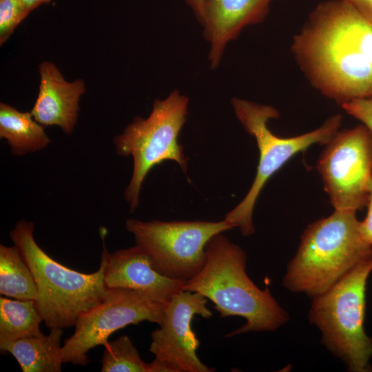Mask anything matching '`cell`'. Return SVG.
<instances>
[{
    "instance_id": "cell-1",
    "label": "cell",
    "mask_w": 372,
    "mask_h": 372,
    "mask_svg": "<svg viewBox=\"0 0 372 372\" xmlns=\"http://www.w3.org/2000/svg\"><path fill=\"white\" fill-rule=\"evenodd\" d=\"M291 50L325 96L341 105L372 99V22L347 1L318 4L294 37Z\"/></svg>"
},
{
    "instance_id": "cell-2",
    "label": "cell",
    "mask_w": 372,
    "mask_h": 372,
    "mask_svg": "<svg viewBox=\"0 0 372 372\" xmlns=\"http://www.w3.org/2000/svg\"><path fill=\"white\" fill-rule=\"evenodd\" d=\"M205 251L204 266L185 282L183 290L209 299L222 318L240 316L246 320L245 324L226 337L273 331L288 321L287 312L270 291L259 289L249 278L247 255L240 247L219 233L208 241Z\"/></svg>"
},
{
    "instance_id": "cell-3",
    "label": "cell",
    "mask_w": 372,
    "mask_h": 372,
    "mask_svg": "<svg viewBox=\"0 0 372 372\" xmlns=\"http://www.w3.org/2000/svg\"><path fill=\"white\" fill-rule=\"evenodd\" d=\"M355 212L335 209L307 227L284 276L287 289L319 296L372 258V245L362 236Z\"/></svg>"
},
{
    "instance_id": "cell-4",
    "label": "cell",
    "mask_w": 372,
    "mask_h": 372,
    "mask_svg": "<svg viewBox=\"0 0 372 372\" xmlns=\"http://www.w3.org/2000/svg\"><path fill=\"white\" fill-rule=\"evenodd\" d=\"M34 225L21 219L10 237L30 267L37 289L36 304L49 329L75 325L79 316L101 302L108 288L104 282L105 260L99 269L83 273L56 262L34 238Z\"/></svg>"
},
{
    "instance_id": "cell-5",
    "label": "cell",
    "mask_w": 372,
    "mask_h": 372,
    "mask_svg": "<svg viewBox=\"0 0 372 372\" xmlns=\"http://www.w3.org/2000/svg\"><path fill=\"white\" fill-rule=\"evenodd\" d=\"M372 258L355 267L326 292L313 297L310 321L322 342L353 372L371 371L372 338L364 329L365 292Z\"/></svg>"
},
{
    "instance_id": "cell-6",
    "label": "cell",
    "mask_w": 372,
    "mask_h": 372,
    "mask_svg": "<svg viewBox=\"0 0 372 372\" xmlns=\"http://www.w3.org/2000/svg\"><path fill=\"white\" fill-rule=\"evenodd\" d=\"M231 104L238 120L256 141L259 161L255 178L247 194L224 219L234 227H239L242 236H249L255 232L252 220L254 206L267 182L298 152H304L313 144H327L338 132L342 116H332L320 127L310 132L282 138L273 134L267 127L269 119L280 116L273 107L238 98L232 99Z\"/></svg>"
},
{
    "instance_id": "cell-7",
    "label": "cell",
    "mask_w": 372,
    "mask_h": 372,
    "mask_svg": "<svg viewBox=\"0 0 372 372\" xmlns=\"http://www.w3.org/2000/svg\"><path fill=\"white\" fill-rule=\"evenodd\" d=\"M188 103L187 96L174 90L166 99L154 101L147 118H134L114 138L117 154L133 159L132 178L124 192L132 212L138 207L143 181L154 166L173 161L187 173V159L178 137L186 121Z\"/></svg>"
},
{
    "instance_id": "cell-8",
    "label": "cell",
    "mask_w": 372,
    "mask_h": 372,
    "mask_svg": "<svg viewBox=\"0 0 372 372\" xmlns=\"http://www.w3.org/2000/svg\"><path fill=\"white\" fill-rule=\"evenodd\" d=\"M234 227L225 219L144 222L129 218L125 221L126 230L133 234L136 245L148 255L155 270L168 278L185 282L204 266L208 241Z\"/></svg>"
},
{
    "instance_id": "cell-9",
    "label": "cell",
    "mask_w": 372,
    "mask_h": 372,
    "mask_svg": "<svg viewBox=\"0 0 372 372\" xmlns=\"http://www.w3.org/2000/svg\"><path fill=\"white\" fill-rule=\"evenodd\" d=\"M166 305L132 289L109 288L101 302L79 316L74 333L61 347L63 363L86 365L91 349L105 346L113 333L127 325L143 321L161 325Z\"/></svg>"
},
{
    "instance_id": "cell-10",
    "label": "cell",
    "mask_w": 372,
    "mask_h": 372,
    "mask_svg": "<svg viewBox=\"0 0 372 372\" xmlns=\"http://www.w3.org/2000/svg\"><path fill=\"white\" fill-rule=\"evenodd\" d=\"M317 163L324 189L335 210L366 205L372 183V133L364 125L338 132Z\"/></svg>"
},
{
    "instance_id": "cell-11",
    "label": "cell",
    "mask_w": 372,
    "mask_h": 372,
    "mask_svg": "<svg viewBox=\"0 0 372 372\" xmlns=\"http://www.w3.org/2000/svg\"><path fill=\"white\" fill-rule=\"evenodd\" d=\"M207 298L181 290L167 303L159 328L151 334L149 351L155 358L176 365L181 372H211L197 355L200 341L192 329L194 316H212Z\"/></svg>"
},
{
    "instance_id": "cell-12",
    "label": "cell",
    "mask_w": 372,
    "mask_h": 372,
    "mask_svg": "<svg viewBox=\"0 0 372 372\" xmlns=\"http://www.w3.org/2000/svg\"><path fill=\"white\" fill-rule=\"evenodd\" d=\"M106 229L101 228V256L105 260L104 282L109 288H126L145 294L152 300L167 303L185 281L163 276L153 267L148 255L138 246L109 253L105 245Z\"/></svg>"
},
{
    "instance_id": "cell-13",
    "label": "cell",
    "mask_w": 372,
    "mask_h": 372,
    "mask_svg": "<svg viewBox=\"0 0 372 372\" xmlns=\"http://www.w3.org/2000/svg\"><path fill=\"white\" fill-rule=\"evenodd\" d=\"M273 0H206L204 7V37L210 44L211 69L220 63L227 44L246 26L262 22Z\"/></svg>"
},
{
    "instance_id": "cell-14",
    "label": "cell",
    "mask_w": 372,
    "mask_h": 372,
    "mask_svg": "<svg viewBox=\"0 0 372 372\" xmlns=\"http://www.w3.org/2000/svg\"><path fill=\"white\" fill-rule=\"evenodd\" d=\"M39 94L31 114L44 127L56 125L64 133L71 134L77 122L81 96L86 90L84 81H67L59 68L49 61L39 65Z\"/></svg>"
},
{
    "instance_id": "cell-15",
    "label": "cell",
    "mask_w": 372,
    "mask_h": 372,
    "mask_svg": "<svg viewBox=\"0 0 372 372\" xmlns=\"http://www.w3.org/2000/svg\"><path fill=\"white\" fill-rule=\"evenodd\" d=\"M62 334L63 329L52 328L48 335L20 338L0 346V350L12 354L23 372H59Z\"/></svg>"
},
{
    "instance_id": "cell-16",
    "label": "cell",
    "mask_w": 372,
    "mask_h": 372,
    "mask_svg": "<svg viewBox=\"0 0 372 372\" xmlns=\"http://www.w3.org/2000/svg\"><path fill=\"white\" fill-rule=\"evenodd\" d=\"M0 138L6 141L12 154L23 156L40 151L51 143L30 112H22L10 105L0 104Z\"/></svg>"
},
{
    "instance_id": "cell-17",
    "label": "cell",
    "mask_w": 372,
    "mask_h": 372,
    "mask_svg": "<svg viewBox=\"0 0 372 372\" xmlns=\"http://www.w3.org/2000/svg\"><path fill=\"white\" fill-rule=\"evenodd\" d=\"M42 316L35 300L0 298V346L41 335Z\"/></svg>"
},
{
    "instance_id": "cell-18",
    "label": "cell",
    "mask_w": 372,
    "mask_h": 372,
    "mask_svg": "<svg viewBox=\"0 0 372 372\" xmlns=\"http://www.w3.org/2000/svg\"><path fill=\"white\" fill-rule=\"evenodd\" d=\"M0 293L18 300L37 299L32 271L15 245H0Z\"/></svg>"
},
{
    "instance_id": "cell-19",
    "label": "cell",
    "mask_w": 372,
    "mask_h": 372,
    "mask_svg": "<svg viewBox=\"0 0 372 372\" xmlns=\"http://www.w3.org/2000/svg\"><path fill=\"white\" fill-rule=\"evenodd\" d=\"M104 347L102 372H149V363L143 361L128 336L122 335Z\"/></svg>"
},
{
    "instance_id": "cell-20",
    "label": "cell",
    "mask_w": 372,
    "mask_h": 372,
    "mask_svg": "<svg viewBox=\"0 0 372 372\" xmlns=\"http://www.w3.org/2000/svg\"><path fill=\"white\" fill-rule=\"evenodd\" d=\"M29 12L21 0H0V45L9 39Z\"/></svg>"
},
{
    "instance_id": "cell-21",
    "label": "cell",
    "mask_w": 372,
    "mask_h": 372,
    "mask_svg": "<svg viewBox=\"0 0 372 372\" xmlns=\"http://www.w3.org/2000/svg\"><path fill=\"white\" fill-rule=\"evenodd\" d=\"M342 107L360 121L372 133V99H359L344 103Z\"/></svg>"
},
{
    "instance_id": "cell-22",
    "label": "cell",
    "mask_w": 372,
    "mask_h": 372,
    "mask_svg": "<svg viewBox=\"0 0 372 372\" xmlns=\"http://www.w3.org/2000/svg\"><path fill=\"white\" fill-rule=\"evenodd\" d=\"M366 205L367 214L363 221H360L359 229L363 238L372 245V183L370 186Z\"/></svg>"
},
{
    "instance_id": "cell-23",
    "label": "cell",
    "mask_w": 372,
    "mask_h": 372,
    "mask_svg": "<svg viewBox=\"0 0 372 372\" xmlns=\"http://www.w3.org/2000/svg\"><path fill=\"white\" fill-rule=\"evenodd\" d=\"M149 372H181V370L174 364L155 358L149 363Z\"/></svg>"
},
{
    "instance_id": "cell-24",
    "label": "cell",
    "mask_w": 372,
    "mask_h": 372,
    "mask_svg": "<svg viewBox=\"0 0 372 372\" xmlns=\"http://www.w3.org/2000/svg\"><path fill=\"white\" fill-rule=\"evenodd\" d=\"M364 17L372 22V0H345Z\"/></svg>"
},
{
    "instance_id": "cell-25",
    "label": "cell",
    "mask_w": 372,
    "mask_h": 372,
    "mask_svg": "<svg viewBox=\"0 0 372 372\" xmlns=\"http://www.w3.org/2000/svg\"><path fill=\"white\" fill-rule=\"evenodd\" d=\"M190 7L197 20L202 25L204 18V7L206 0H184Z\"/></svg>"
},
{
    "instance_id": "cell-26",
    "label": "cell",
    "mask_w": 372,
    "mask_h": 372,
    "mask_svg": "<svg viewBox=\"0 0 372 372\" xmlns=\"http://www.w3.org/2000/svg\"><path fill=\"white\" fill-rule=\"evenodd\" d=\"M25 8L31 12L42 4L49 3L52 0H21Z\"/></svg>"
}]
</instances>
